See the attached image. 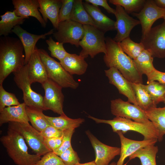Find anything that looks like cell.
Returning <instances> with one entry per match:
<instances>
[{
    "mask_svg": "<svg viewBox=\"0 0 165 165\" xmlns=\"http://www.w3.org/2000/svg\"><path fill=\"white\" fill-rule=\"evenodd\" d=\"M153 58L152 53L144 49L137 58L133 60L140 73L147 76L156 69L153 64Z\"/></svg>",
    "mask_w": 165,
    "mask_h": 165,
    "instance_id": "1f68e13d",
    "label": "cell"
},
{
    "mask_svg": "<svg viewBox=\"0 0 165 165\" xmlns=\"http://www.w3.org/2000/svg\"><path fill=\"white\" fill-rule=\"evenodd\" d=\"M35 165H65L60 157L52 151H50L41 158Z\"/></svg>",
    "mask_w": 165,
    "mask_h": 165,
    "instance_id": "74e56055",
    "label": "cell"
},
{
    "mask_svg": "<svg viewBox=\"0 0 165 165\" xmlns=\"http://www.w3.org/2000/svg\"><path fill=\"white\" fill-rule=\"evenodd\" d=\"M121 143L120 157L116 165H123L125 160L138 150L147 146L155 145L157 139L142 141L131 140L125 137L121 131L116 132Z\"/></svg>",
    "mask_w": 165,
    "mask_h": 165,
    "instance_id": "ac0fdd59",
    "label": "cell"
},
{
    "mask_svg": "<svg viewBox=\"0 0 165 165\" xmlns=\"http://www.w3.org/2000/svg\"><path fill=\"white\" fill-rule=\"evenodd\" d=\"M0 35L8 36L12 33V30L17 25L22 24L25 19L16 15L14 10L7 11L0 16Z\"/></svg>",
    "mask_w": 165,
    "mask_h": 165,
    "instance_id": "484cf974",
    "label": "cell"
},
{
    "mask_svg": "<svg viewBox=\"0 0 165 165\" xmlns=\"http://www.w3.org/2000/svg\"><path fill=\"white\" fill-rule=\"evenodd\" d=\"M46 117L51 125L62 131L70 128L75 129L79 127L85 121L83 118L72 119L65 114L56 117L46 115Z\"/></svg>",
    "mask_w": 165,
    "mask_h": 165,
    "instance_id": "4316f807",
    "label": "cell"
},
{
    "mask_svg": "<svg viewBox=\"0 0 165 165\" xmlns=\"http://www.w3.org/2000/svg\"><path fill=\"white\" fill-rule=\"evenodd\" d=\"M84 6L93 20L95 27L105 33L111 31L116 30L115 21L104 14L97 6L85 2Z\"/></svg>",
    "mask_w": 165,
    "mask_h": 165,
    "instance_id": "44dd1931",
    "label": "cell"
},
{
    "mask_svg": "<svg viewBox=\"0 0 165 165\" xmlns=\"http://www.w3.org/2000/svg\"><path fill=\"white\" fill-rule=\"evenodd\" d=\"M63 135L60 137L44 138V143L47 148L51 151L54 152L58 149L62 143Z\"/></svg>",
    "mask_w": 165,
    "mask_h": 165,
    "instance_id": "b9f144b4",
    "label": "cell"
},
{
    "mask_svg": "<svg viewBox=\"0 0 165 165\" xmlns=\"http://www.w3.org/2000/svg\"><path fill=\"white\" fill-rule=\"evenodd\" d=\"M75 130L74 128H70L63 131V139L61 145L58 149L53 152L59 156L71 146V140Z\"/></svg>",
    "mask_w": 165,
    "mask_h": 165,
    "instance_id": "60d3db41",
    "label": "cell"
},
{
    "mask_svg": "<svg viewBox=\"0 0 165 165\" xmlns=\"http://www.w3.org/2000/svg\"><path fill=\"white\" fill-rule=\"evenodd\" d=\"M59 15V23L70 20L75 0H61Z\"/></svg>",
    "mask_w": 165,
    "mask_h": 165,
    "instance_id": "f35d334b",
    "label": "cell"
},
{
    "mask_svg": "<svg viewBox=\"0 0 165 165\" xmlns=\"http://www.w3.org/2000/svg\"><path fill=\"white\" fill-rule=\"evenodd\" d=\"M74 165H97L95 163L94 160L90 162L84 163H77Z\"/></svg>",
    "mask_w": 165,
    "mask_h": 165,
    "instance_id": "7dc6e473",
    "label": "cell"
},
{
    "mask_svg": "<svg viewBox=\"0 0 165 165\" xmlns=\"http://www.w3.org/2000/svg\"><path fill=\"white\" fill-rule=\"evenodd\" d=\"M14 11L16 15L24 19L29 16L36 18L44 28L46 23L40 14L38 9L39 4L38 0H13Z\"/></svg>",
    "mask_w": 165,
    "mask_h": 165,
    "instance_id": "d6986e66",
    "label": "cell"
},
{
    "mask_svg": "<svg viewBox=\"0 0 165 165\" xmlns=\"http://www.w3.org/2000/svg\"><path fill=\"white\" fill-rule=\"evenodd\" d=\"M84 34L79 46L82 50L79 55L84 58L90 55L93 58L100 53L106 52L105 33L96 27L90 25H83Z\"/></svg>",
    "mask_w": 165,
    "mask_h": 165,
    "instance_id": "8992f818",
    "label": "cell"
},
{
    "mask_svg": "<svg viewBox=\"0 0 165 165\" xmlns=\"http://www.w3.org/2000/svg\"><path fill=\"white\" fill-rule=\"evenodd\" d=\"M156 4L159 7L165 8V0H155Z\"/></svg>",
    "mask_w": 165,
    "mask_h": 165,
    "instance_id": "bcb514c9",
    "label": "cell"
},
{
    "mask_svg": "<svg viewBox=\"0 0 165 165\" xmlns=\"http://www.w3.org/2000/svg\"></svg>",
    "mask_w": 165,
    "mask_h": 165,
    "instance_id": "816d5d0a",
    "label": "cell"
},
{
    "mask_svg": "<svg viewBox=\"0 0 165 165\" xmlns=\"http://www.w3.org/2000/svg\"><path fill=\"white\" fill-rule=\"evenodd\" d=\"M163 102L165 104V98L164 99V101H163Z\"/></svg>",
    "mask_w": 165,
    "mask_h": 165,
    "instance_id": "f907efd6",
    "label": "cell"
},
{
    "mask_svg": "<svg viewBox=\"0 0 165 165\" xmlns=\"http://www.w3.org/2000/svg\"><path fill=\"white\" fill-rule=\"evenodd\" d=\"M138 106L145 111L156 107L149 94L146 90L144 85L142 83H131Z\"/></svg>",
    "mask_w": 165,
    "mask_h": 165,
    "instance_id": "f1b7e54d",
    "label": "cell"
},
{
    "mask_svg": "<svg viewBox=\"0 0 165 165\" xmlns=\"http://www.w3.org/2000/svg\"><path fill=\"white\" fill-rule=\"evenodd\" d=\"M131 14L140 21L141 27V38H142L149 32L153 23L165 16V8L158 6L154 0H147L139 13H134Z\"/></svg>",
    "mask_w": 165,
    "mask_h": 165,
    "instance_id": "7c38bea8",
    "label": "cell"
},
{
    "mask_svg": "<svg viewBox=\"0 0 165 165\" xmlns=\"http://www.w3.org/2000/svg\"><path fill=\"white\" fill-rule=\"evenodd\" d=\"M0 141L9 157L16 165H35L41 158L39 155L29 153L23 136L9 127L7 134L2 136Z\"/></svg>",
    "mask_w": 165,
    "mask_h": 165,
    "instance_id": "3957f363",
    "label": "cell"
},
{
    "mask_svg": "<svg viewBox=\"0 0 165 165\" xmlns=\"http://www.w3.org/2000/svg\"><path fill=\"white\" fill-rule=\"evenodd\" d=\"M144 85L146 90L156 105L163 101L165 97V85L156 81H152Z\"/></svg>",
    "mask_w": 165,
    "mask_h": 165,
    "instance_id": "836d02e7",
    "label": "cell"
},
{
    "mask_svg": "<svg viewBox=\"0 0 165 165\" xmlns=\"http://www.w3.org/2000/svg\"><path fill=\"white\" fill-rule=\"evenodd\" d=\"M13 74L15 83L22 91L23 99L26 106L45 110L43 105V97L34 91L31 88V84L28 75L27 64Z\"/></svg>",
    "mask_w": 165,
    "mask_h": 165,
    "instance_id": "ba28073f",
    "label": "cell"
},
{
    "mask_svg": "<svg viewBox=\"0 0 165 165\" xmlns=\"http://www.w3.org/2000/svg\"><path fill=\"white\" fill-rule=\"evenodd\" d=\"M85 2L97 6H100L103 7L109 13L114 14L115 9L111 8L108 5L106 0H85Z\"/></svg>",
    "mask_w": 165,
    "mask_h": 165,
    "instance_id": "f6af8a7d",
    "label": "cell"
},
{
    "mask_svg": "<svg viewBox=\"0 0 165 165\" xmlns=\"http://www.w3.org/2000/svg\"><path fill=\"white\" fill-rule=\"evenodd\" d=\"M22 44L19 38L3 36L0 39V85L11 73L25 65V56Z\"/></svg>",
    "mask_w": 165,
    "mask_h": 165,
    "instance_id": "7a4b0ae2",
    "label": "cell"
},
{
    "mask_svg": "<svg viewBox=\"0 0 165 165\" xmlns=\"http://www.w3.org/2000/svg\"><path fill=\"white\" fill-rule=\"evenodd\" d=\"M38 53L46 69L48 78L62 88L75 89L79 83L74 79L72 75L67 72L60 62L50 57L47 52L42 49H37Z\"/></svg>",
    "mask_w": 165,
    "mask_h": 165,
    "instance_id": "5b68a950",
    "label": "cell"
},
{
    "mask_svg": "<svg viewBox=\"0 0 165 165\" xmlns=\"http://www.w3.org/2000/svg\"><path fill=\"white\" fill-rule=\"evenodd\" d=\"M37 49L36 47L27 64L28 75L31 84L38 82L42 84L49 78Z\"/></svg>",
    "mask_w": 165,
    "mask_h": 165,
    "instance_id": "ffe728a7",
    "label": "cell"
},
{
    "mask_svg": "<svg viewBox=\"0 0 165 165\" xmlns=\"http://www.w3.org/2000/svg\"><path fill=\"white\" fill-rule=\"evenodd\" d=\"M88 117L97 123H104L109 125L114 132L121 131L124 134L128 131H133L142 135L144 137V140L158 139V132L150 121L144 123L120 117H116L110 120L99 119L90 115Z\"/></svg>",
    "mask_w": 165,
    "mask_h": 165,
    "instance_id": "277c9868",
    "label": "cell"
},
{
    "mask_svg": "<svg viewBox=\"0 0 165 165\" xmlns=\"http://www.w3.org/2000/svg\"><path fill=\"white\" fill-rule=\"evenodd\" d=\"M163 19L165 21V16L163 17Z\"/></svg>",
    "mask_w": 165,
    "mask_h": 165,
    "instance_id": "681fc988",
    "label": "cell"
},
{
    "mask_svg": "<svg viewBox=\"0 0 165 165\" xmlns=\"http://www.w3.org/2000/svg\"><path fill=\"white\" fill-rule=\"evenodd\" d=\"M116 163L115 162H112L111 163L109 164L108 165H116Z\"/></svg>",
    "mask_w": 165,
    "mask_h": 165,
    "instance_id": "c3c4849f",
    "label": "cell"
},
{
    "mask_svg": "<svg viewBox=\"0 0 165 165\" xmlns=\"http://www.w3.org/2000/svg\"><path fill=\"white\" fill-rule=\"evenodd\" d=\"M26 111L29 122L32 126L39 131H42L51 125L43 114V110L26 106Z\"/></svg>",
    "mask_w": 165,
    "mask_h": 165,
    "instance_id": "83f0119b",
    "label": "cell"
},
{
    "mask_svg": "<svg viewBox=\"0 0 165 165\" xmlns=\"http://www.w3.org/2000/svg\"><path fill=\"white\" fill-rule=\"evenodd\" d=\"M53 37L57 42L69 43L78 47L84 34L83 25L70 20L59 23Z\"/></svg>",
    "mask_w": 165,
    "mask_h": 165,
    "instance_id": "9c48e42d",
    "label": "cell"
},
{
    "mask_svg": "<svg viewBox=\"0 0 165 165\" xmlns=\"http://www.w3.org/2000/svg\"><path fill=\"white\" fill-rule=\"evenodd\" d=\"M95 154L94 160L97 165H108L117 156L120 155V148L108 145L101 142L89 130L86 131Z\"/></svg>",
    "mask_w": 165,
    "mask_h": 165,
    "instance_id": "9a60e30c",
    "label": "cell"
},
{
    "mask_svg": "<svg viewBox=\"0 0 165 165\" xmlns=\"http://www.w3.org/2000/svg\"><path fill=\"white\" fill-rule=\"evenodd\" d=\"M115 10V27L117 32L113 39L117 42H120L129 37L132 30L140 23L139 20L130 16L121 6H116Z\"/></svg>",
    "mask_w": 165,
    "mask_h": 165,
    "instance_id": "5bb4252c",
    "label": "cell"
},
{
    "mask_svg": "<svg viewBox=\"0 0 165 165\" xmlns=\"http://www.w3.org/2000/svg\"><path fill=\"white\" fill-rule=\"evenodd\" d=\"M109 2L122 7L128 14L138 13L142 9L145 0H110Z\"/></svg>",
    "mask_w": 165,
    "mask_h": 165,
    "instance_id": "e575fe53",
    "label": "cell"
},
{
    "mask_svg": "<svg viewBox=\"0 0 165 165\" xmlns=\"http://www.w3.org/2000/svg\"><path fill=\"white\" fill-rule=\"evenodd\" d=\"M59 156L65 165H74L80 162L77 153L72 146L61 153Z\"/></svg>",
    "mask_w": 165,
    "mask_h": 165,
    "instance_id": "ab89813d",
    "label": "cell"
},
{
    "mask_svg": "<svg viewBox=\"0 0 165 165\" xmlns=\"http://www.w3.org/2000/svg\"><path fill=\"white\" fill-rule=\"evenodd\" d=\"M8 127L19 133L35 154L41 156L51 151L46 146L40 132L29 124L10 122L9 123Z\"/></svg>",
    "mask_w": 165,
    "mask_h": 165,
    "instance_id": "52a82bcc",
    "label": "cell"
},
{
    "mask_svg": "<svg viewBox=\"0 0 165 165\" xmlns=\"http://www.w3.org/2000/svg\"><path fill=\"white\" fill-rule=\"evenodd\" d=\"M145 112L158 132V140L162 141L165 135V106L162 108L154 107Z\"/></svg>",
    "mask_w": 165,
    "mask_h": 165,
    "instance_id": "d4e9b609",
    "label": "cell"
},
{
    "mask_svg": "<svg viewBox=\"0 0 165 165\" xmlns=\"http://www.w3.org/2000/svg\"><path fill=\"white\" fill-rule=\"evenodd\" d=\"M23 102L16 106L6 107L0 111V126L10 122L29 124Z\"/></svg>",
    "mask_w": 165,
    "mask_h": 165,
    "instance_id": "7402d4cb",
    "label": "cell"
},
{
    "mask_svg": "<svg viewBox=\"0 0 165 165\" xmlns=\"http://www.w3.org/2000/svg\"><path fill=\"white\" fill-rule=\"evenodd\" d=\"M145 49L149 51L153 57H165V21L152 28L147 35L141 38Z\"/></svg>",
    "mask_w": 165,
    "mask_h": 165,
    "instance_id": "8fae6325",
    "label": "cell"
},
{
    "mask_svg": "<svg viewBox=\"0 0 165 165\" xmlns=\"http://www.w3.org/2000/svg\"><path fill=\"white\" fill-rule=\"evenodd\" d=\"M41 134L44 138H57L62 136L63 131L50 125L41 132Z\"/></svg>",
    "mask_w": 165,
    "mask_h": 165,
    "instance_id": "7bdbcfd3",
    "label": "cell"
},
{
    "mask_svg": "<svg viewBox=\"0 0 165 165\" xmlns=\"http://www.w3.org/2000/svg\"><path fill=\"white\" fill-rule=\"evenodd\" d=\"M70 20L83 25L95 27L93 20L85 9L82 0H75Z\"/></svg>",
    "mask_w": 165,
    "mask_h": 165,
    "instance_id": "4dcf8cb0",
    "label": "cell"
},
{
    "mask_svg": "<svg viewBox=\"0 0 165 165\" xmlns=\"http://www.w3.org/2000/svg\"><path fill=\"white\" fill-rule=\"evenodd\" d=\"M60 62L64 68L72 75L84 74L88 66L85 58L80 55L69 53Z\"/></svg>",
    "mask_w": 165,
    "mask_h": 165,
    "instance_id": "cb8c5ba5",
    "label": "cell"
},
{
    "mask_svg": "<svg viewBox=\"0 0 165 165\" xmlns=\"http://www.w3.org/2000/svg\"><path fill=\"white\" fill-rule=\"evenodd\" d=\"M46 42L48 45V48L51 57L57 58L60 62L68 53L65 50L63 43L55 41L51 37H50Z\"/></svg>",
    "mask_w": 165,
    "mask_h": 165,
    "instance_id": "d590c367",
    "label": "cell"
},
{
    "mask_svg": "<svg viewBox=\"0 0 165 165\" xmlns=\"http://www.w3.org/2000/svg\"><path fill=\"white\" fill-rule=\"evenodd\" d=\"M147 77V83L152 81H156L165 85V72L160 71L156 69Z\"/></svg>",
    "mask_w": 165,
    "mask_h": 165,
    "instance_id": "ee69618b",
    "label": "cell"
},
{
    "mask_svg": "<svg viewBox=\"0 0 165 165\" xmlns=\"http://www.w3.org/2000/svg\"><path fill=\"white\" fill-rule=\"evenodd\" d=\"M105 41L106 52L103 59L106 66L117 69L131 83L142 84V75L138 70L133 60L123 51L119 43L112 38L107 37Z\"/></svg>",
    "mask_w": 165,
    "mask_h": 165,
    "instance_id": "6da1fadb",
    "label": "cell"
},
{
    "mask_svg": "<svg viewBox=\"0 0 165 165\" xmlns=\"http://www.w3.org/2000/svg\"><path fill=\"white\" fill-rule=\"evenodd\" d=\"M111 111L112 114L116 117L141 123H147L150 121L145 111L138 106L124 101L120 98L111 101Z\"/></svg>",
    "mask_w": 165,
    "mask_h": 165,
    "instance_id": "4fadbf2b",
    "label": "cell"
},
{
    "mask_svg": "<svg viewBox=\"0 0 165 165\" xmlns=\"http://www.w3.org/2000/svg\"><path fill=\"white\" fill-rule=\"evenodd\" d=\"M158 151L157 146L151 145L141 148L129 157V160L138 158L141 165H156V157Z\"/></svg>",
    "mask_w": 165,
    "mask_h": 165,
    "instance_id": "f546056e",
    "label": "cell"
},
{
    "mask_svg": "<svg viewBox=\"0 0 165 165\" xmlns=\"http://www.w3.org/2000/svg\"><path fill=\"white\" fill-rule=\"evenodd\" d=\"M20 104L14 94L6 91L2 85H0V111L6 107L18 105Z\"/></svg>",
    "mask_w": 165,
    "mask_h": 165,
    "instance_id": "8d00e7d4",
    "label": "cell"
},
{
    "mask_svg": "<svg viewBox=\"0 0 165 165\" xmlns=\"http://www.w3.org/2000/svg\"><path fill=\"white\" fill-rule=\"evenodd\" d=\"M12 32L17 35L22 44L25 52V65L28 63L38 40L41 39H45L47 35L53 34L54 32V29H53L43 34L35 35L27 32L19 25L15 26Z\"/></svg>",
    "mask_w": 165,
    "mask_h": 165,
    "instance_id": "e0dca14e",
    "label": "cell"
},
{
    "mask_svg": "<svg viewBox=\"0 0 165 165\" xmlns=\"http://www.w3.org/2000/svg\"><path fill=\"white\" fill-rule=\"evenodd\" d=\"M39 4L38 10L46 23L49 19L54 28L58 26L59 15L61 5V0H38Z\"/></svg>",
    "mask_w": 165,
    "mask_h": 165,
    "instance_id": "603a6c76",
    "label": "cell"
},
{
    "mask_svg": "<svg viewBox=\"0 0 165 165\" xmlns=\"http://www.w3.org/2000/svg\"><path fill=\"white\" fill-rule=\"evenodd\" d=\"M42 85L45 91L44 110H51L60 115L65 114L63 110L64 96L62 91L63 88L49 78Z\"/></svg>",
    "mask_w": 165,
    "mask_h": 165,
    "instance_id": "30bf717a",
    "label": "cell"
},
{
    "mask_svg": "<svg viewBox=\"0 0 165 165\" xmlns=\"http://www.w3.org/2000/svg\"><path fill=\"white\" fill-rule=\"evenodd\" d=\"M118 43L123 51L133 60H135L145 49L142 43L135 42L130 37Z\"/></svg>",
    "mask_w": 165,
    "mask_h": 165,
    "instance_id": "d6a6232c",
    "label": "cell"
},
{
    "mask_svg": "<svg viewBox=\"0 0 165 165\" xmlns=\"http://www.w3.org/2000/svg\"><path fill=\"white\" fill-rule=\"evenodd\" d=\"M109 83L114 86L119 94L125 96L128 102L138 105L135 95L131 83L116 68L111 67L105 70Z\"/></svg>",
    "mask_w": 165,
    "mask_h": 165,
    "instance_id": "2e32d148",
    "label": "cell"
}]
</instances>
